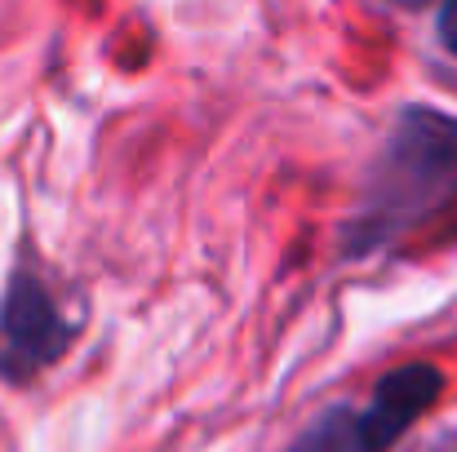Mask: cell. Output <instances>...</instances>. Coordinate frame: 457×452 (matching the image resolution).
I'll return each mask as SVG.
<instances>
[{
  "mask_svg": "<svg viewBox=\"0 0 457 452\" xmlns=\"http://www.w3.org/2000/svg\"><path fill=\"white\" fill-rule=\"evenodd\" d=\"M378 213H418L457 186V120L440 111H409L378 173Z\"/></svg>",
  "mask_w": 457,
  "mask_h": 452,
  "instance_id": "cell-1",
  "label": "cell"
},
{
  "mask_svg": "<svg viewBox=\"0 0 457 452\" xmlns=\"http://www.w3.org/2000/svg\"><path fill=\"white\" fill-rule=\"evenodd\" d=\"M440 395V373L431 364H404L373 390L369 413L360 417V444L369 452L395 444Z\"/></svg>",
  "mask_w": 457,
  "mask_h": 452,
  "instance_id": "cell-2",
  "label": "cell"
},
{
  "mask_svg": "<svg viewBox=\"0 0 457 452\" xmlns=\"http://www.w3.org/2000/svg\"><path fill=\"white\" fill-rule=\"evenodd\" d=\"M0 337H4V346H9L13 359H22V364H49V359L62 355L71 328L58 315L54 298L36 280H18L9 289L4 306H0Z\"/></svg>",
  "mask_w": 457,
  "mask_h": 452,
  "instance_id": "cell-3",
  "label": "cell"
},
{
  "mask_svg": "<svg viewBox=\"0 0 457 452\" xmlns=\"http://www.w3.org/2000/svg\"><path fill=\"white\" fill-rule=\"evenodd\" d=\"M440 36L457 53V0H445V9H440Z\"/></svg>",
  "mask_w": 457,
  "mask_h": 452,
  "instance_id": "cell-4",
  "label": "cell"
},
{
  "mask_svg": "<svg viewBox=\"0 0 457 452\" xmlns=\"http://www.w3.org/2000/svg\"><path fill=\"white\" fill-rule=\"evenodd\" d=\"M395 4H431V0H395Z\"/></svg>",
  "mask_w": 457,
  "mask_h": 452,
  "instance_id": "cell-5",
  "label": "cell"
},
{
  "mask_svg": "<svg viewBox=\"0 0 457 452\" xmlns=\"http://www.w3.org/2000/svg\"><path fill=\"white\" fill-rule=\"evenodd\" d=\"M303 452H315V448H306V444H303Z\"/></svg>",
  "mask_w": 457,
  "mask_h": 452,
  "instance_id": "cell-6",
  "label": "cell"
}]
</instances>
